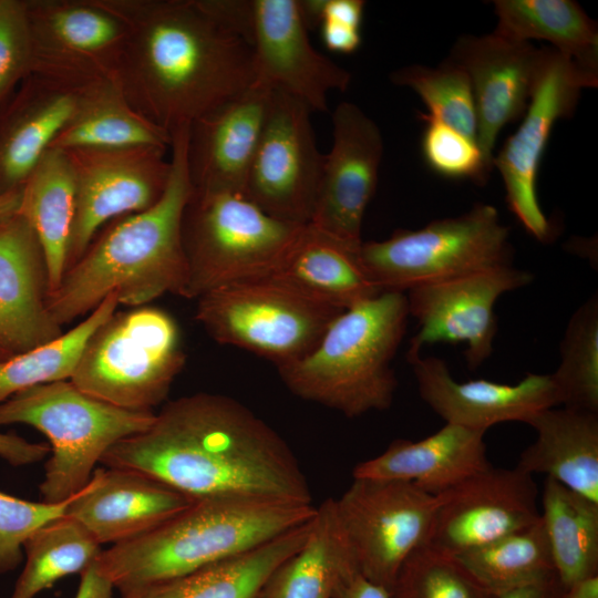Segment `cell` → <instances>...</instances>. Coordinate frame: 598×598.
<instances>
[{"label": "cell", "mask_w": 598, "mask_h": 598, "mask_svg": "<svg viewBox=\"0 0 598 598\" xmlns=\"http://www.w3.org/2000/svg\"><path fill=\"white\" fill-rule=\"evenodd\" d=\"M100 463L138 471L195 499L312 504L307 476L287 442L223 394L200 392L168 402L147 430L118 441Z\"/></svg>", "instance_id": "obj_1"}, {"label": "cell", "mask_w": 598, "mask_h": 598, "mask_svg": "<svg viewBox=\"0 0 598 598\" xmlns=\"http://www.w3.org/2000/svg\"><path fill=\"white\" fill-rule=\"evenodd\" d=\"M124 27L112 80L169 134L255 83L250 45L199 0H97Z\"/></svg>", "instance_id": "obj_2"}, {"label": "cell", "mask_w": 598, "mask_h": 598, "mask_svg": "<svg viewBox=\"0 0 598 598\" xmlns=\"http://www.w3.org/2000/svg\"><path fill=\"white\" fill-rule=\"evenodd\" d=\"M188 134V125L171 134V174L162 197L143 212L115 219L48 296L59 326L91 312L112 292L132 308L167 292L182 295L187 276L183 218L193 193Z\"/></svg>", "instance_id": "obj_3"}, {"label": "cell", "mask_w": 598, "mask_h": 598, "mask_svg": "<svg viewBox=\"0 0 598 598\" xmlns=\"http://www.w3.org/2000/svg\"><path fill=\"white\" fill-rule=\"evenodd\" d=\"M315 513L312 504L200 498L152 530L103 549L95 564L122 596L248 551Z\"/></svg>", "instance_id": "obj_4"}, {"label": "cell", "mask_w": 598, "mask_h": 598, "mask_svg": "<svg viewBox=\"0 0 598 598\" xmlns=\"http://www.w3.org/2000/svg\"><path fill=\"white\" fill-rule=\"evenodd\" d=\"M406 296L383 291L337 316L303 358L278 367L300 399L348 417L391 406L398 386L392 360L406 331Z\"/></svg>", "instance_id": "obj_5"}, {"label": "cell", "mask_w": 598, "mask_h": 598, "mask_svg": "<svg viewBox=\"0 0 598 598\" xmlns=\"http://www.w3.org/2000/svg\"><path fill=\"white\" fill-rule=\"evenodd\" d=\"M155 414L112 405L64 380L25 389L0 403V426L27 424L49 439L51 455L39 489L42 502L56 504L79 493L105 452L147 430Z\"/></svg>", "instance_id": "obj_6"}, {"label": "cell", "mask_w": 598, "mask_h": 598, "mask_svg": "<svg viewBox=\"0 0 598 598\" xmlns=\"http://www.w3.org/2000/svg\"><path fill=\"white\" fill-rule=\"evenodd\" d=\"M305 225L268 215L243 193L193 189L183 218L187 276L181 296L196 300L225 285L271 276Z\"/></svg>", "instance_id": "obj_7"}, {"label": "cell", "mask_w": 598, "mask_h": 598, "mask_svg": "<svg viewBox=\"0 0 598 598\" xmlns=\"http://www.w3.org/2000/svg\"><path fill=\"white\" fill-rule=\"evenodd\" d=\"M185 361L175 319L145 305L115 311L94 332L70 381L112 405L153 411L167 398Z\"/></svg>", "instance_id": "obj_8"}, {"label": "cell", "mask_w": 598, "mask_h": 598, "mask_svg": "<svg viewBox=\"0 0 598 598\" xmlns=\"http://www.w3.org/2000/svg\"><path fill=\"white\" fill-rule=\"evenodd\" d=\"M361 260L382 291L406 292L483 269L512 265L509 230L498 210L476 204L456 217L416 230L399 229L380 241H362Z\"/></svg>", "instance_id": "obj_9"}, {"label": "cell", "mask_w": 598, "mask_h": 598, "mask_svg": "<svg viewBox=\"0 0 598 598\" xmlns=\"http://www.w3.org/2000/svg\"><path fill=\"white\" fill-rule=\"evenodd\" d=\"M196 301L195 318L215 341L262 357L277 368L307 355L343 311L274 277L225 285Z\"/></svg>", "instance_id": "obj_10"}, {"label": "cell", "mask_w": 598, "mask_h": 598, "mask_svg": "<svg viewBox=\"0 0 598 598\" xmlns=\"http://www.w3.org/2000/svg\"><path fill=\"white\" fill-rule=\"evenodd\" d=\"M437 504L412 483L353 478L334 506L358 571L390 591L404 560L426 543Z\"/></svg>", "instance_id": "obj_11"}, {"label": "cell", "mask_w": 598, "mask_h": 598, "mask_svg": "<svg viewBox=\"0 0 598 598\" xmlns=\"http://www.w3.org/2000/svg\"><path fill=\"white\" fill-rule=\"evenodd\" d=\"M597 83L598 73L550 47L544 48L523 121L494 157V167L503 178L509 210L539 241H548L553 237V226L536 194L537 172L544 151L556 122L575 111L582 89L597 86Z\"/></svg>", "instance_id": "obj_12"}, {"label": "cell", "mask_w": 598, "mask_h": 598, "mask_svg": "<svg viewBox=\"0 0 598 598\" xmlns=\"http://www.w3.org/2000/svg\"><path fill=\"white\" fill-rule=\"evenodd\" d=\"M310 114L298 99L272 90L244 188V195L268 215L303 225L311 219L324 159Z\"/></svg>", "instance_id": "obj_13"}, {"label": "cell", "mask_w": 598, "mask_h": 598, "mask_svg": "<svg viewBox=\"0 0 598 598\" xmlns=\"http://www.w3.org/2000/svg\"><path fill=\"white\" fill-rule=\"evenodd\" d=\"M166 148L131 146L65 150L75 184L69 267L110 220L143 212L163 195L171 174Z\"/></svg>", "instance_id": "obj_14"}, {"label": "cell", "mask_w": 598, "mask_h": 598, "mask_svg": "<svg viewBox=\"0 0 598 598\" xmlns=\"http://www.w3.org/2000/svg\"><path fill=\"white\" fill-rule=\"evenodd\" d=\"M533 274L502 265L405 292L409 316L419 323L406 359L437 342L465 343V360L476 370L493 352L497 332L494 306L498 298L533 281Z\"/></svg>", "instance_id": "obj_15"}, {"label": "cell", "mask_w": 598, "mask_h": 598, "mask_svg": "<svg viewBox=\"0 0 598 598\" xmlns=\"http://www.w3.org/2000/svg\"><path fill=\"white\" fill-rule=\"evenodd\" d=\"M538 487L519 467L481 471L439 494L426 545L457 556L540 519Z\"/></svg>", "instance_id": "obj_16"}, {"label": "cell", "mask_w": 598, "mask_h": 598, "mask_svg": "<svg viewBox=\"0 0 598 598\" xmlns=\"http://www.w3.org/2000/svg\"><path fill=\"white\" fill-rule=\"evenodd\" d=\"M31 74L72 86L111 78L124 35L97 0L27 1Z\"/></svg>", "instance_id": "obj_17"}, {"label": "cell", "mask_w": 598, "mask_h": 598, "mask_svg": "<svg viewBox=\"0 0 598 598\" xmlns=\"http://www.w3.org/2000/svg\"><path fill=\"white\" fill-rule=\"evenodd\" d=\"M247 42L255 83L292 95L311 112H327L328 94L350 84V72L311 44L299 0H249Z\"/></svg>", "instance_id": "obj_18"}, {"label": "cell", "mask_w": 598, "mask_h": 598, "mask_svg": "<svg viewBox=\"0 0 598 598\" xmlns=\"http://www.w3.org/2000/svg\"><path fill=\"white\" fill-rule=\"evenodd\" d=\"M331 120L332 145L324 154L309 224L361 244L364 213L378 184L383 138L375 122L353 103H340Z\"/></svg>", "instance_id": "obj_19"}, {"label": "cell", "mask_w": 598, "mask_h": 598, "mask_svg": "<svg viewBox=\"0 0 598 598\" xmlns=\"http://www.w3.org/2000/svg\"><path fill=\"white\" fill-rule=\"evenodd\" d=\"M544 48L491 34L462 37L447 58L467 74L476 112V143L489 172L502 128L524 115Z\"/></svg>", "instance_id": "obj_20"}, {"label": "cell", "mask_w": 598, "mask_h": 598, "mask_svg": "<svg viewBox=\"0 0 598 598\" xmlns=\"http://www.w3.org/2000/svg\"><path fill=\"white\" fill-rule=\"evenodd\" d=\"M411 364L420 396L445 423L486 432L503 422L527 421L560 405L550 374L528 373L516 384L488 380L456 381L437 357L414 355Z\"/></svg>", "instance_id": "obj_21"}, {"label": "cell", "mask_w": 598, "mask_h": 598, "mask_svg": "<svg viewBox=\"0 0 598 598\" xmlns=\"http://www.w3.org/2000/svg\"><path fill=\"white\" fill-rule=\"evenodd\" d=\"M272 89L254 83L189 126L187 162L194 190L244 194Z\"/></svg>", "instance_id": "obj_22"}, {"label": "cell", "mask_w": 598, "mask_h": 598, "mask_svg": "<svg viewBox=\"0 0 598 598\" xmlns=\"http://www.w3.org/2000/svg\"><path fill=\"white\" fill-rule=\"evenodd\" d=\"M196 499L138 471L96 468L70 501L65 515L81 523L100 545L138 537Z\"/></svg>", "instance_id": "obj_23"}, {"label": "cell", "mask_w": 598, "mask_h": 598, "mask_svg": "<svg viewBox=\"0 0 598 598\" xmlns=\"http://www.w3.org/2000/svg\"><path fill=\"white\" fill-rule=\"evenodd\" d=\"M41 245L19 213L0 228V344L10 355L63 333L48 308Z\"/></svg>", "instance_id": "obj_24"}, {"label": "cell", "mask_w": 598, "mask_h": 598, "mask_svg": "<svg viewBox=\"0 0 598 598\" xmlns=\"http://www.w3.org/2000/svg\"><path fill=\"white\" fill-rule=\"evenodd\" d=\"M484 434L445 423L425 439L392 441L380 455L357 464L352 476L412 483L439 495L492 465Z\"/></svg>", "instance_id": "obj_25"}, {"label": "cell", "mask_w": 598, "mask_h": 598, "mask_svg": "<svg viewBox=\"0 0 598 598\" xmlns=\"http://www.w3.org/2000/svg\"><path fill=\"white\" fill-rule=\"evenodd\" d=\"M352 244L306 224L274 277L322 305L346 310L383 292Z\"/></svg>", "instance_id": "obj_26"}, {"label": "cell", "mask_w": 598, "mask_h": 598, "mask_svg": "<svg viewBox=\"0 0 598 598\" xmlns=\"http://www.w3.org/2000/svg\"><path fill=\"white\" fill-rule=\"evenodd\" d=\"M526 424L536 431V439L516 466L530 475L546 474L598 503V413L554 406Z\"/></svg>", "instance_id": "obj_27"}, {"label": "cell", "mask_w": 598, "mask_h": 598, "mask_svg": "<svg viewBox=\"0 0 598 598\" xmlns=\"http://www.w3.org/2000/svg\"><path fill=\"white\" fill-rule=\"evenodd\" d=\"M30 79L0 134V193L23 186L75 111L76 86L35 74Z\"/></svg>", "instance_id": "obj_28"}, {"label": "cell", "mask_w": 598, "mask_h": 598, "mask_svg": "<svg viewBox=\"0 0 598 598\" xmlns=\"http://www.w3.org/2000/svg\"><path fill=\"white\" fill-rule=\"evenodd\" d=\"M311 519L248 551L134 589L121 598H259L274 570L306 540Z\"/></svg>", "instance_id": "obj_29"}, {"label": "cell", "mask_w": 598, "mask_h": 598, "mask_svg": "<svg viewBox=\"0 0 598 598\" xmlns=\"http://www.w3.org/2000/svg\"><path fill=\"white\" fill-rule=\"evenodd\" d=\"M172 135L138 114L111 78L76 86L75 111L50 148L171 147Z\"/></svg>", "instance_id": "obj_30"}, {"label": "cell", "mask_w": 598, "mask_h": 598, "mask_svg": "<svg viewBox=\"0 0 598 598\" xmlns=\"http://www.w3.org/2000/svg\"><path fill=\"white\" fill-rule=\"evenodd\" d=\"M19 214L30 224L41 245L50 295L58 289L69 267L75 214V184L63 150L49 148L44 153L22 186Z\"/></svg>", "instance_id": "obj_31"}, {"label": "cell", "mask_w": 598, "mask_h": 598, "mask_svg": "<svg viewBox=\"0 0 598 598\" xmlns=\"http://www.w3.org/2000/svg\"><path fill=\"white\" fill-rule=\"evenodd\" d=\"M353 570L334 498H328L316 506L303 544L274 570L259 598H332L340 579Z\"/></svg>", "instance_id": "obj_32"}, {"label": "cell", "mask_w": 598, "mask_h": 598, "mask_svg": "<svg viewBox=\"0 0 598 598\" xmlns=\"http://www.w3.org/2000/svg\"><path fill=\"white\" fill-rule=\"evenodd\" d=\"M494 8L497 34L520 42L548 41L550 48L598 73L597 25L577 2L496 0Z\"/></svg>", "instance_id": "obj_33"}, {"label": "cell", "mask_w": 598, "mask_h": 598, "mask_svg": "<svg viewBox=\"0 0 598 598\" xmlns=\"http://www.w3.org/2000/svg\"><path fill=\"white\" fill-rule=\"evenodd\" d=\"M540 517L563 586L598 575V503L547 477Z\"/></svg>", "instance_id": "obj_34"}, {"label": "cell", "mask_w": 598, "mask_h": 598, "mask_svg": "<svg viewBox=\"0 0 598 598\" xmlns=\"http://www.w3.org/2000/svg\"><path fill=\"white\" fill-rule=\"evenodd\" d=\"M494 598L556 574L544 523L455 556Z\"/></svg>", "instance_id": "obj_35"}, {"label": "cell", "mask_w": 598, "mask_h": 598, "mask_svg": "<svg viewBox=\"0 0 598 598\" xmlns=\"http://www.w3.org/2000/svg\"><path fill=\"white\" fill-rule=\"evenodd\" d=\"M23 550L24 567L11 598H34L59 579L83 573L103 549L81 523L64 515L31 534Z\"/></svg>", "instance_id": "obj_36"}, {"label": "cell", "mask_w": 598, "mask_h": 598, "mask_svg": "<svg viewBox=\"0 0 598 598\" xmlns=\"http://www.w3.org/2000/svg\"><path fill=\"white\" fill-rule=\"evenodd\" d=\"M115 292L58 338L0 360V403L37 385L70 380L94 332L116 311Z\"/></svg>", "instance_id": "obj_37"}, {"label": "cell", "mask_w": 598, "mask_h": 598, "mask_svg": "<svg viewBox=\"0 0 598 598\" xmlns=\"http://www.w3.org/2000/svg\"><path fill=\"white\" fill-rule=\"evenodd\" d=\"M560 362L551 373L560 405L598 413V298L571 316L559 344Z\"/></svg>", "instance_id": "obj_38"}, {"label": "cell", "mask_w": 598, "mask_h": 598, "mask_svg": "<svg viewBox=\"0 0 598 598\" xmlns=\"http://www.w3.org/2000/svg\"><path fill=\"white\" fill-rule=\"evenodd\" d=\"M391 81L416 92L430 114L425 116L443 123L476 141V112L466 72L446 59L436 68L409 65L395 70Z\"/></svg>", "instance_id": "obj_39"}, {"label": "cell", "mask_w": 598, "mask_h": 598, "mask_svg": "<svg viewBox=\"0 0 598 598\" xmlns=\"http://www.w3.org/2000/svg\"><path fill=\"white\" fill-rule=\"evenodd\" d=\"M390 598H494L453 555L426 544L399 569Z\"/></svg>", "instance_id": "obj_40"}, {"label": "cell", "mask_w": 598, "mask_h": 598, "mask_svg": "<svg viewBox=\"0 0 598 598\" xmlns=\"http://www.w3.org/2000/svg\"><path fill=\"white\" fill-rule=\"evenodd\" d=\"M422 117L426 122L421 143L426 164L447 178L485 183L491 172L476 141L425 115Z\"/></svg>", "instance_id": "obj_41"}, {"label": "cell", "mask_w": 598, "mask_h": 598, "mask_svg": "<svg viewBox=\"0 0 598 598\" xmlns=\"http://www.w3.org/2000/svg\"><path fill=\"white\" fill-rule=\"evenodd\" d=\"M71 498L50 504L0 492V575L14 570L21 564L27 538L40 527L64 516Z\"/></svg>", "instance_id": "obj_42"}, {"label": "cell", "mask_w": 598, "mask_h": 598, "mask_svg": "<svg viewBox=\"0 0 598 598\" xmlns=\"http://www.w3.org/2000/svg\"><path fill=\"white\" fill-rule=\"evenodd\" d=\"M32 44L27 1L0 0V104L31 75Z\"/></svg>", "instance_id": "obj_43"}, {"label": "cell", "mask_w": 598, "mask_h": 598, "mask_svg": "<svg viewBox=\"0 0 598 598\" xmlns=\"http://www.w3.org/2000/svg\"><path fill=\"white\" fill-rule=\"evenodd\" d=\"M299 3L308 29L323 21L360 29L365 7L362 0H299Z\"/></svg>", "instance_id": "obj_44"}, {"label": "cell", "mask_w": 598, "mask_h": 598, "mask_svg": "<svg viewBox=\"0 0 598 598\" xmlns=\"http://www.w3.org/2000/svg\"><path fill=\"white\" fill-rule=\"evenodd\" d=\"M51 452L45 443L29 442L16 434L0 433V457L13 466L33 464L44 460Z\"/></svg>", "instance_id": "obj_45"}, {"label": "cell", "mask_w": 598, "mask_h": 598, "mask_svg": "<svg viewBox=\"0 0 598 598\" xmlns=\"http://www.w3.org/2000/svg\"><path fill=\"white\" fill-rule=\"evenodd\" d=\"M319 27L323 44L330 51L352 53L361 44L360 29L330 21H323Z\"/></svg>", "instance_id": "obj_46"}, {"label": "cell", "mask_w": 598, "mask_h": 598, "mask_svg": "<svg viewBox=\"0 0 598 598\" xmlns=\"http://www.w3.org/2000/svg\"><path fill=\"white\" fill-rule=\"evenodd\" d=\"M332 598H390L389 591L363 577L358 570L343 576Z\"/></svg>", "instance_id": "obj_47"}, {"label": "cell", "mask_w": 598, "mask_h": 598, "mask_svg": "<svg viewBox=\"0 0 598 598\" xmlns=\"http://www.w3.org/2000/svg\"><path fill=\"white\" fill-rule=\"evenodd\" d=\"M95 561L80 574L75 598H114V586L99 571Z\"/></svg>", "instance_id": "obj_48"}, {"label": "cell", "mask_w": 598, "mask_h": 598, "mask_svg": "<svg viewBox=\"0 0 598 598\" xmlns=\"http://www.w3.org/2000/svg\"><path fill=\"white\" fill-rule=\"evenodd\" d=\"M565 587L557 574L540 581L511 590L497 598H563Z\"/></svg>", "instance_id": "obj_49"}, {"label": "cell", "mask_w": 598, "mask_h": 598, "mask_svg": "<svg viewBox=\"0 0 598 598\" xmlns=\"http://www.w3.org/2000/svg\"><path fill=\"white\" fill-rule=\"evenodd\" d=\"M22 187L0 193V228L19 213Z\"/></svg>", "instance_id": "obj_50"}, {"label": "cell", "mask_w": 598, "mask_h": 598, "mask_svg": "<svg viewBox=\"0 0 598 598\" xmlns=\"http://www.w3.org/2000/svg\"><path fill=\"white\" fill-rule=\"evenodd\" d=\"M563 598H598V575L580 579L565 588Z\"/></svg>", "instance_id": "obj_51"}, {"label": "cell", "mask_w": 598, "mask_h": 598, "mask_svg": "<svg viewBox=\"0 0 598 598\" xmlns=\"http://www.w3.org/2000/svg\"><path fill=\"white\" fill-rule=\"evenodd\" d=\"M11 357L7 350L0 344V360Z\"/></svg>", "instance_id": "obj_52"}]
</instances>
